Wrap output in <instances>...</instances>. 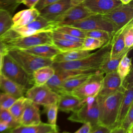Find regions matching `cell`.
<instances>
[{"mask_svg":"<svg viewBox=\"0 0 133 133\" xmlns=\"http://www.w3.org/2000/svg\"><path fill=\"white\" fill-rule=\"evenodd\" d=\"M111 39L98 50L87 57L76 61L66 62H53L51 66L56 70H95L99 68L104 60L110 56Z\"/></svg>","mask_w":133,"mask_h":133,"instance_id":"obj_1","label":"cell"},{"mask_svg":"<svg viewBox=\"0 0 133 133\" xmlns=\"http://www.w3.org/2000/svg\"><path fill=\"white\" fill-rule=\"evenodd\" d=\"M123 95V88L104 97L97 96L99 110V124L112 129L115 125L121 102Z\"/></svg>","mask_w":133,"mask_h":133,"instance_id":"obj_2","label":"cell"},{"mask_svg":"<svg viewBox=\"0 0 133 133\" xmlns=\"http://www.w3.org/2000/svg\"><path fill=\"white\" fill-rule=\"evenodd\" d=\"M0 73L26 90L34 85L32 75L28 74L7 52L4 55Z\"/></svg>","mask_w":133,"mask_h":133,"instance_id":"obj_3","label":"cell"},{"mask_svg":"<svg viewBox=\"0 0 133 133\" xmlns=\"http://www.w3.org/2000/svg\"><path fill=\"white\" fill-rule=\"evenodd\" d=\"M56 28L52 22L45 19L40 15L27 25L11 28L1 38L4 41L19 36H27L40 32L52 31Z\"/></svg>","mask_w":133,"mask_h":133,"instance_id":"obj_4","label":"cell"},{"mask_svg":"<svg viewBox=\"0 0 133 133\" xmlns=\"http://www.w3.org/2000/svg\"><path fill=\"white\" fill-rule=\"evenodd\" d=\"M99 110L97 96L86 99L83 105L68 118L73 122L89 123L91 128L99 125Z\"/></svg>","mask_w":133,"mask_h":133,"instance_id":"obj_5","label":"cell"},{"mask_svg":"<svg viewBox=\"0 0 133 133\" xmlns=\"http://www.w3.org/2000/svg\"><path fill=\"white\" fill-rule=\"evenodd\" d=\"M8 54L28 74L32 75L36 70L45 66H51L52 59L43 58L18 49H9Z\"/></svg>","mask_w":133,"mask_h":133,"instance_id":"obj_6","label":"cell"},{"mask_svg":"<svg viewBox=\"0 0 133 133\" xmlns=\"http://www.w3.org/2000/svg\"><path fill=\"white\" fill-rule=\"evenodd\" d=\"M51 32H43L30 36H19L3 41L8 49H24L40 45H53Z\"/></svg>","mask_w":133,"mask_h":133,"instance_id":"obj_7","label":"cell"},{"mask_svg":"<svg viewBox=\"0 0 133 133\" xmlns=\"http://www.w3.org/2000/svg\"><path fill=\"white\" fill-rule=\"evenodd\" d=\"M104 74L99 70L91 74L88 79L70 94L81 100L97 96L101 87Z\"/></svg>","mask_w":133,"mask_h":133,"instance_id":"obj_8","label":"cell"},{"mask_svg":"<svg viewBox=\"0 0 133 133\" xmlns=\"http://www.w3.org/2000/svg\"><path fill=\"white\" fill-rule=\"evenodd\" d=\"M60 95L51 89L46 84L33 85L28 89L25 97L38 105L46 106L58 102Z\"/></svg>","mask_w":133,"mask_h":133,"instance_id":"obj_9","label":"cell"},{"mask_svg":"<svg viewBox=\"0 0 133 133\" xmlns=\"http://www.w3.org/2000/svg\"><path fill=\"white\" fill-rule=\"evenodd\" d=\"M84 31L101 30L107 31L112 34L115 32L113 24L103 16L92 14L69 25Z\"/></svg>","mask_w":133,"mask_h":133,"instance_id":"obj_10","label":"cell"},{"mask_svg":"<svg viewBox=\"0 0 133 133\" xmlns=\"http://www.w3.org/2000/svg\"><path fill=\"white\" fill-rule=\"evenodd\" d=\"M103 16L113 24L116 32L133 20L132 1L127 4H122Z\"/></svg>","mask_w":133,"mask_h":133,"instance_id":"obj_11","label":"cell"},{"mask_svg":"<svg viewBox=\"0 0 133 133\" xmlns=\"http://www.w3.org/2000/svg\"><path fill=\"white\" fill-rule=\"evenodd\" d=\"M122 87L123 88V95L114 127L120 126L124 116L130 107L133 104V79L132 70L123 81Z\"/></svg>","mask_w":133,"mask_h":133,"instance_id":"obj_12","label":"cell"},{"mask_svg":"<svg viewBox=\"0 0 133 133\" xmlns=\"http://www.w3.org/2000/svg\"><path fill=\"white\" fill-rule=\"evenodd\" d=\"M92 14H93L81 4L72 6L52 22L56 28L58 26L70 25Z\"/></svg>","mask_w":133,"mask_h":133,"instance_id":"obj_13","label":"cell"},{"mask_svg":"<svg viewBox=\"0 0 133 133\" xmlns=\"http://www.w3.org/2000/svg\"><path fill=\"white\" fill-rule=\"evenodd\" d=\"M122 4L119 0H85L82 5L93 14L104 15Z\"/></svg>","mask_w":133,"mask_h":133,"instance_id":"obj_14","label":"cell"},{"mask_svg":"<svg viewBox=\"0 0 133 133\" xmlns=\"http://www.w3.org/2000/svg\"><path fill=\"white\" fill-rule=\"evenodd\" d=\"M72 6L70 0H59L39 11V15L48 21L53 22Z\"/></svg>","mask_w":133,"mask_h":133,"instance_id":"obj_15","label":"cell"},{"mask_svg":"<svg viewBox=\"0 0 133 133\" xmlns=\"http://www.w3.org/2000/svg\"><path fill=\"white\" fill-rule=\"evenodd\" d=\"M99 70H56L51 78L46 84L51 89L57 92L60 84L66 79L77 75L88 74L95 73Z\"/></svg>","mask_w":133,"mask_h":133,"instance_id":"obj_16","label":"cell"},{"mask_svg":"<svg viewBox=\"0 0 133 133\" xmlns=\"http://www.w3.org/2000/svg\"><path fill=\"white\" fill-rule=\"evenodd\" d=\"M41 122L38 105L26 98L24 109L20 120V125H35Z\"/></svg>","mask_w":133,"mask_h":133,"instance_id":"obj_17","label":"cell"},{"mask_svg":"<svg viewBox=\"0 0 133 133\" xmlns=\"http://www.w3.org/2000/svg\"><path fill=\"white\" fill-rule=\"evenodd\" d=\"M126 25L115 32L111 37L110 58H116L123 56L132 49L125 47L124 41V33Z\"/></svg>","mask_w":133,"mask_h":133,"instance_id":"obj_18","label":"cell"},{"mask_svg":"<svg viewBox=\"0 0 133 133\" xmlns=\"http://www.w3.org/2000/svg\"><path fill=\"white\" fill-rule=\"evenodd\" d=\"M122 88V82L117 72L105 74L101 87L97 96L104 97Z\"/></svg>","mask_w":133,"mask_h":133,"instance_id":"obj_19","label":"cell"},{"mask_svg":"<svg viewBox=\"0 0 133 133\" xmlns=\"http://www.w3.org/2000/svg\"><path fill=\"white\" fill-rule=\"evenodd\" d=\"M57 102L58 110L62 112H74L80 108L86 99L81 100L71 94L64 93L60 94Z\"/></svg>","mask_w":133,"mask_h":133,"instance_id":"obj_20","label":"cell"},{"mask_svg":"<svg viewBox=\"0 0 133 133\" xmlns=\"http://www.w3.org/2000/svg\"><path fill=\"white\" fill-rule=\"evenodd\" d=\"M39 16V11L35 8H30L19 11L12 18L11 28L24 26L34 21Z\"/></svg>","mask_w":133,"mask_h":133,"instance_id":"obj_21","label":"cell"},{"mask_svg":"<svg viewBox=\"0 0 133 133\" xmlns=\"http://www.w3.org/2000/svg\"><path fill=\"white\" fill-rule=\"evenodd\" d=\"M0 90L18 99L25 97L26 90L0 73Z\"/></svg>","mask_w":133,"mask_h":133,"instance_id":"obj_22","label":"cell"},{"mask_svg":"<svg viewBox=\"0 0 133 133\" xmlns=\"http://www.w3.org/2000/svg\"><path fill=\"white\" fill-rule=\"evenodd\" d=\"M58 131L57 126L55 127L48 123L41 122L35 125H19L10 129L11 133H49Z\"/></svg>","mask_w":133,"mask_h":133,"instance_id":"obj_23","label":"cell"},{"mask_svg":"<svg viewBox=\"0 0 133 133\" xmlns=\"http://www.w3.org/2000/svg\"><path fill=\"white\" fill-rule=\"evenodd\" d=\"M91 74L77 75L66 79L60 84L56 92L59 95L64 93L70 94L74 89L85 82Z\"/></svg>","mask_w":133,"mask_h":133,"instance_id":"obj_24","label":"cell"},{"mask_svg":"<svg viewBox=\"0 0 133 133\" xmlns=\"http://www.w3.org/2000/svg\"><path fill=\"white\" fill-rule=\"evenodd\" d=\"M26 52L39 57L51 59L58 54L60 51L54 45H40L24 49H20Z\"/></svg>","mask_w":133,"mask_h":133,"instance_id":"obj_25","label":"cell"},{"mask_svg":"<svg viewBox=\"0 0 133 133\" xmlns=\"http://www.w3.org/2000/svg\"><path fill=\"white\" fill-rule=\"evenodd\" d=\"M90 54V51L81 49L60 52L52 59L53 62H66L84 58Z\"/></svg>","mask_w":133,"mask_h":133,"instance_id":"obj_26","label":"cell"},{"mask_svg":"<svg viewBox=\"0 0 133 133\" xmlns=\"http://www.w3.org/2000/svg\"><path fill=\"white\" fill-rule=\"evenodd\" d=\"M55 73V69L51 66L41 67L32 74L35 85L40 86L46 84Z\"/></svg>","mask_w":133,"mask_h":133,"instance_id":"obj_27","label":"cell"},{"mask_svg":"<svg viewBox=\"0 0 133 133\" xmlns=\"http://www.w3.org/2000/svg\"><path fill=\"white\" fill-rule=\"evenodd\" d=\"M52 38V44L56 47L60 52L79 49H81L82 46V43L80 42H75L57 38Z\"/></svg>","mask_w":133,"mask_h":133,"instance_id":"obj_28","label":"cell"},{"mask_svg":"<svg viewBox=\"0 0 133 133\" xmlns=\"http://www.w3.org/2000/svg\"><path fill=\"white\" fill-rule=\"evenodd\" d=\"M131 70V59L129 58L128 57V54H126L122 58L116 71L122 82Z\"/></svg>","mask_w":133,"mask_h":133,"instance_id":"obj_29","label":"cell"},{"mask_svg":"<svg viewBox=\"0 0 133 133\" xmlns=\"http://www.w3.org/2000/svg\"><path fill=\"white\" fill-rule=\"evenodd\" d=\"M12 16L6 10L0 9V38L12 26Z\"/></svg>","mask_w":133,"mask_h":133,"instance_id":"obj_30","label":"cell"},{"mask_svg":"<svg viewBox=\"0 0 133 133\" xmlns=\"http://www.w3.org/2000/svg\"><path fill=\"white\" fill-rule=\"evenodd\" d=\"M123 57L110 58V56H109L102 62L99 68V70L104 74L116 72L119 63Z\"/></svg>","mask_w":133,"mask_h":133,"instance_id":"obj_31","label":"cell"},{"mask_svg":"<svg viewBox=\"0 0 133 133\" xmlns=\"http://www.w3.org/2000/svg\"><path fill=\"white\" fill-rule=\"evenodd\" d=\"M26 100V98L24 96L17 99L15 102L8 109L15 119L19 123L24 109Z\"/></svg>","mask_w":133,"mask_h":133,"instance_id":"obj_32","label":"cell"},{"mask_svg":"<svg viewBox=\"0 0 133 133\" xmlns=\"http://www.w3.org/2000/svg\"><path fill=\"white\" fill-rule=\"evenodd\" d=\"M54 30L66 33L71 36L84 38L86 37V31L69 25H62L57 26Z\"/></svg>","mask_w":133,"mask_h":133,"instance_id":"obj_33","label":"cell"},{"mask_svg":"<svg viewBox=\"0 0 133 133\" xmlns=\"http://www.w3.org/2000/svg\"><path fill=\"white\" fill-rule=\"evenodd\" d=\"M112 34L107 31L101 30H94L86 31V37H92L97 39L104 44L109 42L112 36Z\"/></svg>","mask_w":133,"mask_h":133,"instance_id":"obj_34","label":"cell"},{"mask_svg":"<svg viewBox=\"0 0 133 133\" xmlns=\"http://www.w3.org/2000/svg\"><path fill=\"white\" fill-rule=\"evenodd\" d=\"M44 107V112L47 116L48 124L49 125L56 127L57 118L58 114V105L57 103L49 104Z\"/></svg>","mask_w":133,"mask_h":133,"instance_id":"obj_35","label":"cell"},{"mask_svg":"<svg viewBox=\"0 0 133 133\" xmlns=\"http://www.w3.org/2000/svg\"><path fill=\"white\" fill-rule=\"evenodd\" d=\"M0 121L7 124L10 129L15 128L20 124L15 119L8 109L0 107Z\"/></svg>","mask_w":133,"mask_h":133,"instance_id":"obj_36","label":"cell"},{"mask_svg":"<svg viewBox=\"0 0 133 133\" xmlns=\"http://www.w3.org/2000/svg\"><path fill=\"white\" fill-rule=\"evenodd\" d=\"M104 44L102 42L90 37H85L82 43L81 49L91 51L101 47Z\"/></svg>","mask_w":133,"mask_h":133,"instance_id":"obj_37","label":"cell"},{"mask_svg":"<svg viewBox=\"0 0 133 133\" xmlns=\"http://www.w3.org/2000/svg\"><path fill=\"white\" fill-rule=\"evenodd\" d=\"M21 4V0H0V9L7 10L11 16Z\"/></svg>","mask_w":133,"mask_h":133,"instance_id":"obj_38","label":"cell"},{"mask_svg":"<svg viewBox=\"0 0 133 133\" xmlns=\"http://www.w3.org/2000/svg\"><path fill=\"white\" fill-rule=\"evenodd\" d=\"M124 41L125 47L132 48L133 46V22L129 23L125 30L124 33Z\"/></svg>","mask_w":133,"mask_h":133,"instance_id":"obj_39","label":"cell"},{"mask_svg":"<svg viewBox=\"0 0 133 133\" xmlns=\"http://www.w3.org/2000/svg\"><path fill=\"white\" fill-rule=\"evenodd\" d=\"M119 126L123 128L127 133L130 128L133 126V104L130 107Z\"/></svg>","mask_w":133,"mask_h":133,"instance_id":"obj_40","label":"cell"},{"mask_svg":"<svg viewBox=\"0 0 133 133\" xmlns=\"http://www.w3.org/2000/svg\"><path fill=\"white\" fill-rule=\"evenodd\" d=\"M16 100L13 96L0 91V107L8 110Z\"/></svg>","mask_w":133,"mask_h":133,"instance_id":"obj_41","label":"cell"},{"mask_svg":"<svg viewBox=\"0 0 133 133\" xmlns=\"http://www.w3.org/2000/svg\"><path fill=\"white\" fill-rule=\"evenodd\" d=\"M51 36L52 38H60V39H66L70 41H73V42H80L82 43L83 41L84 38H78L76 37H74L73 36H71L69 34L62 33V32H59L55 30H52L51 32Z\"/></svg>","mask_w":133,"mask_h":133,"instance_id":"obj_42","label":"cell"},{"mask_svg":"<svg viewBox=\"0 0 133 133\" xmlns=\"http://www.w3.org/2000/svg\"><path fill=\"white\" fill-rule=\"evenodd\" d=\"M111 129L102 125H98L91 129L89 133H110Z\"/></svg>","mask_w":133,"mask_h":133,"instance_id":"obj_43","label":"cell"},{"mask_svg":"<svg viewBox=\"0 0 133 133\" xmlns=\"http://www.w3.org/2000/svg\"><path fill=\"white\" fill-rule=\"evenodd\" d=\"M58 1L59 0H39V2L35 5L34 8H35L38 11H40L47 5Z\"/></svg>","mask_w":133,"mask_h":133,"instance_id":"obj_44","label":"cell"},{"mask_svg":"<svg viewBox=\"0 0 133 133\" xmlns=\"http://www.w3.org/2000/svg\"><path fill=\"white\" fill-rule=\"evenodd\" d=\"M91 129L89 123H84L83 125L74 133H89Z\"/></svg>","mask_w":133,"mask_h":133,"instance_id":"obj_45","label":"cell"},{"mask_svg":"<svg viewBox=\"0 0 133 133\" xmlns=\"http://www.w3.org/2000/svg\"><path fill=\"white\" fill-rule=\"evenodd\" d=\"M39 0H21V4H23L29 8H34Z\"/></svg>","mask_w":133,"mask_h":133,"instance_id":"obj_46","label":"cell"},{"mask_svg":"<svg viewBox=\"0 0 133 133\" xmlns=\"http://www.w3.org/2000/svg\"><path fill=\"white\" fill-rule=\"evenodd\" d=\"M8 51V48L3 41V40L0 38V53H3V54H6Z\"/></svg>","mask_w":133,"mask_h":133,"instance_id":"obj_47","label":"cell"},{"mask_svg":"<svg viewBox=\"0 0 133 133\" xmlns=\"http://www.w3.org/2000/svg\"><path fill=\"white\" fill-rule=\"evenodd\" d=\"M8 129H10L8 125L4 122L0 121V133L4 132L6 130H7Z\"/></svg>","mask_w":133,"mask_h":133,"instance_id":"obj_48","label":"cell"},{"mask_svg":"<svg viewBox=\"0 0 133 133\" xmlns=\"http://www.w3.org/2000/svg\"><path fill=\"white\" fill-rule=\"evenodd\" d=\"M110 133H127L125 130L120 126L115 127L111 129Z\"/></svg>","mask_w":133,"mask_h":133,"instance_id":"obj_49","label":"cell"},{"mask_svg":"<svg viewBox=\"0 0 133 133\" xmlns=\"http://www.w3.org/2000/svg\"><path fill=\"white\" fill-rule=\"evenodd\" d=\"M85 0H70L71 5L72 6L79 5L81 4H82V3L85 1Z\"/></svg>","mask_w":133,"mask_h":133,"instance_id":"obj_50","label":"cell"},{"mask_svg":"<svg viewBox=\"0 0 133 133\" xmlns=\"http://www.w3.org/2000/svg\"><path fill=\"white\" fill-rule=\"evenodd\" d=\"M5 54H3V53H0V71L2 68V63H3V57L4 55Z\"/></svg>","mask_w":133,"mask_h":133,"instance_id":"obj_51","label":"cell"},{"mask_svg":"<svg viewBox=\"0 0 133 133\" xmlns=\"http://www.w3.org/2000/svg\"><path fill=\"white\" fill-rule=\"evenodd\" d=\"M122 4H127L131 2L132 0H119Z\"/></svg>","mask_w":133,"mask_h":133,"instance_id":"obj_52","label":"cell"},{"mask_svg":"<svg viewBox=\"0 0 133 133\" xmlns=\"http://www.w3.org/2000/svg\"><path fill=\"white\" fill-rule=\"evenodd\" d=\"M127 133H133V126L130 128V129L128 131Z\"/></svg>","mask_w":133,"mask_h":133,"instance_id":"obj_53","label":"cell"},{"mask_svg":"<svg viewBox=\"0 0 133 133\" xmlns=\"http://www.w3.org/2000/svg\"><path fill=\"white\" fill-rule=\"evenodd\" d=\"M1 133H11V132H10V129H8V130H6V131H4V132H1Z\"/></svg>","mask_w":133,"mask_h":133,"instance_id":"obj_54","label":"cell"},{"mask_svg":"<svg viewBox=\"0 0 133 133\" xmlns=\"http://www.w3.org/2000/svg\"><path fill=\"white\" fill-rule=\"evenodd\" d=\"M49 133H64V132H58V131H57L51 132H49Z\"/></svg>","mask_w":133,"mask_h":133,"instance_id":"obj_55","label":"cell"},{"mask_svg":"<svg viewBox=\"0 0 133 133\" xmlns=\"http://www.w3.org/2000/svg\"><path fill=\"white\" fill-rule=\"evenodd\" d=\"M64 133H70V132H66V131H64Z\"/></svg>","mask_w":133,"mask_h":133,"instance_id":"obj_56","label":"cell"}]
</instances>
